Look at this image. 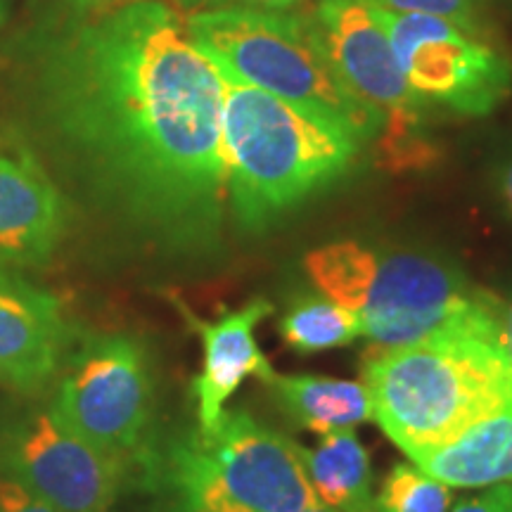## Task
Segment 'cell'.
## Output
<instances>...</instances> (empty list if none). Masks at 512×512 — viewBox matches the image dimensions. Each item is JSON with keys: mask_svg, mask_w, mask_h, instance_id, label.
I'll return each mask as SVG.
<instances>
[{"mask_svg": "<svg viewBox=\"0 0 512 512\" xmlns=\"http://www.w3.org/2000/svg\"><path fill=\"white\" fill-rule=\"evenodd\" d=\"M226 76L159 0L76 19L43 48L38 112L57 152L133 233L209 252L228 207Z\"/></svg>", "mask_w": 512, "mask_h": 512, "instance_id": "6da1fadb", "label": "cell"}, {"mask_svg": "<svg viewBox=\"0 0 512 512\" xmlns=\"http://www.w3.org/2000/svg\"><path fill=\"white\" fill-rule=\"evenodd\" d=\"M373 420L415 460L512 406L498 297H477L430 335L382 349L363 366Z\"/></svg>", "mask_w": 512, "mask_h": 512, "instance_id": "7a4b0ae2", "label": "cell"}, {"mask_svg": "<svg viewBox=\"0 0 512 512\" xmlns=\"http://www.w3.org/2000/svg\"><path fill=\"white\" fill-rule=\"evenodd\" d=\"M361 140L278 95L226 79L223 152L228 207L259 230L328 188L354 166Z\"/></svg>", "mask_w": 512, "mask_h": 512, "instance_id": "3957f363", "label": "cell"}, {"mask_svg": "<svg viewBox=\"0 0 512 512\" xmlns=\"http://www.w3.org/2000/svg\"><path fill=\"white\" fill-rule=\"evenodd\" d=\"M143 479L166 512H304L320 505L302 446L245 411L147 451Z\"/></svg>", "mask_w": 512, "mask_h": 512, "instance_id": "277c9868", "label": "cell"}, {"mask_svg": "<svg viewBox=\"0 0 512 512\" xmlns=\"http://www.w3.org/2000/svg\"><path fill=\"white\" fill-rule=\"evenodd\" d=\"M185 29L228 81L256 86L335 121L361 143L382 133V119L337 79L311 12L221 5L192 12Z\"/></svg>", "mask_w": 512, "mask_h": 512, "instance_id": "5b68a950", "label": "cell"}, {"mask_svg": "<svg viewBox=\"0 0 512 512\" xmlns=\"http://www.w3.org/2000/svg\"><path fill=\"white\" fill-rule=\"evenodd\" d=\"M311 283L361 318L382 349L430 335L477 297L456 268L415 252H380L354 240L330 242L304 259Z\"/></svg>", "mask_w": 512, "mask_h": 512, "instance_id": "8992f818", "label": "cell"}, {"mask_svg": "<svg viewBox=\"0 0 512 512\" xmlns=\"http://www.w3.org/2000/svg\"><path fill=\"white\" fill-rule=\"evenodd\" d=\"M337 79L382 119V150L396 169L432 159L422 138L425 102L413 93L396 60L375 5L368 0H318L311 10Z\"/></svg>", "mask_w": 512, "mask_h": 512, "instance_id": "52a82bcc", "label": "cell"}, {"mask_svg": "<svg viewBox=\"0 0 512 512\" xmlns=\"http://www.w3.org/2000/svg\"><path fill=\"white\" fill-rule=\"evenodd\" d=\"M50 406L100 451L140 463L152 418V375L133 337L102 335L64 358Z\"/></svg>", "mask_w": 512, "mask_h": 512, "instance_id": "ba28073f", "label": "cell"}, {"mask_svg": "<svg viewBox=\"0 0 512 512\" xmlns=\"http://www.w3.org/2000/svg\"><path fill=\"white\" fill-rule=\"evenodd\" d=\"M128 467L88 444L53 406H31L0 420V475L60 512H110Z\"/></svg>", "mask_w": 512, "mask_h": 512, "instance_id": "9c48e42d", "label": "cell"}, {"mask_svg": "<svg viewBox=\"0 0 512 512\" xmlns=\"http://www.w3.org/2000/svg\"><path fill=\"white\" fill-rule=\"evenodd\" d=\"M408 86L425 105L465 117H486L508 98L510 62L489 38L427 15H403L375 5Z\"/></svg>", "mask_w": 512, "mask_h": 512, "instance_id": "30bf717a", "label": "cell"}, {"mask_svg": "<svg viewBox=\"0 0 512 512\" xmlns=\"http://www.w3.org/2000/svg\"><path fill=\"white\" fill-rule=\"evenodd\" d=\"M67 226V200L34 147L0 128V266L48 264Z\"/></svg>", "mask_w": 512, "mask_h": 512, "instance_id": "8fae6325", "label": "cell"}, {"mask_svg": "<svg viewBox=\"0 0 512 512\" xmlns=\"http://www.w3.org/2000/svg\"><path fill=\"white\" fill-rule=\"evenodd\" d=\"M69 325L55 294L0 268V384L34 394L60 373Z\"/></svg>", "mask_w": 512, "mask_h": 512, "instance_id": "7c38bea8", "label": "cell"}, {"mask_svg": "<svg viewBox=\"0 0 512 512\" xmlns=\"http://www.w3.org/2000/svg\"><path fill=\"white\" fill-rule=\"evenodd\" d=\"M188 323L202 337V373L192 382L197 401V420L202 430L214 425L226 411V401L238 392L245 377H259L268 384L275 377L271 361L261 354L254 330L261 320L273 313L266 299H252L238 311L223 313L216 320H202L185 311Z\"/></svg>", "mask_w": 512, "mask_h": 512, "instance_id": "4fadbf2b", "label": "cell"}, {"mask_svg": "<svg viewBox=\"0 0 512 512\" xmlns=\"http://www.w3.org/2000/svg\"><path fill=\"white\" fill-rule=\"evenodd\" d=\"M413 465L456 489L512 484V406L477 422L448 444L415 458Z\"/></svg>", "mask_w": 512, "mask_h": 512, "instance_id": "5bb4252c", "label": "cell"}, {"mask_svg": "<svg viewBox=\"0 0 512 512\" xmlns=\"http://www.w3.org/2000/svg\"><path fill=\"white\" fill-rule=\"evenodd\" d=\"M268 387L287 418L304 430L330 434L373 418V401L363 382L320 375H275Z\"/></svg>", "mask_w": 512, "mask_h": 512, "instance_id": "9a60e30c", "label": "cell"}, {"mask_svg": "<svg viewBox=\"0 0 512 512\" xmlns=\"http://www.w3.org/2000/svg\"><path fill=\"white\" fill-rule=\"evenodd\" d=\"M302 456L320 505L337 512H370L373 470L368 451L354 432L323 434L316 448H302Z\"/></svg>", "mask_w": 512, "mask_h": 512, "instance_id": "2e32d148", "label": "cell"}, {"mask_svg": "<svg viewBox=\"0 0 512 512\" xmlns=\"http://www.w3.org/2000/svg\"><path fill=\"white\" fill-rule=\"evenodd\" d=\"M278 330L287 347L297 354L347 347L363 337L361 318L325 294H304L294 299L280 318Z\"/></svg>", "mask_w": 512, "mask_h": 512, "instance_id": "e0dca14e", "label": "cell"}, {"mask_svg": "<svg viewBox=\"0 0 512 512\" xmlns=\"http://www.w3.org/2000/svg\"><path fill=\"white\" fill-rule=\"evenodd\" d=\"M451 491L418 465H394L384 477L370 512H448Z\"/></svg>", "mask_w": 512, "mask_h": 512, "instance_id": "ac0fdd59", "label": "cell"}, {"mask_svg": "<svg viewBox=\"0 0 512 512\" xmlns=\"http://www.w3.org/2000/svg\"><path fill=\"white\" fill-rule=\"evenodd\" d=\"M377 8L403 15H427L458 24L472 34L484 36L489 0H368Z\"/></svg>", "mask_w": 512, "mask_h": 512, "instance_id": "d6986e66", "label": "cell"}, {"mask_svg": "<svg viewBox=\"0 0 512 512\" xmlns=\"http://www.w3.org/2000/svg\"><path fill=\"white\" fill-rule=\"evenodd\" d=\"M0 512H60L53 505L31 494L27 486L0 475Z\"/></svg>", "mask_w": 512, "mask_h": 512, "instance_id": "ffe728a7", "label": "cell"}, {"mask_svg": "<svg viewBox=\"0 0 512 512\" xmlns=\"http://www.w3.org/2000/svg\"><path fill=\"white\" fill-rule=\"evenodd\" d=\"M451 512H512V484L489 486V491L465 498Z\"/></svg>", "mask_w": 512, "mask_h": 512, "instance_id": "44dd1931", "label": "cell"}, {"mask_svg": "<svg viewBox=\"0 0 512 512\" xmlns=\"http://www.w3.org/2000/svg\"><path fill=\"white\" fill-rule=\"evenodd\" d=\"M183 8L192 12L221 8V5H247V8H268V10H290L292 5L302 3V0H181Z\"/></svg>", "mask_w": 512, "mask_h": 512, "instance_id": "7402d4cb", "label": "cell"}, {"mask_svg": "<svg viewBox=\"0 0 512 512\" xmlns=\"http://www.w3.org/2000/svg\"><path fill=\"white\" fill-rule=\"evenodd\" d=\"M496 192L505 211L512 216V157L498 166L496 171Z\"/></svg>", "mask_w": 512, "mask_h": 512, "instance_id": "603a6c76", "label": "cell"}, {"mask_svg": "<svg viewBox=\"0 0 512 512\" xmlns=\"http://www.w3.org/2000/svg\"><path fill=\"white\" fill-rule=\"evenodd\" d=\"M498 323H501L503 349L505 354H508V361L512 368V299H508V302L498 299Z\"/></svg>", "mask_w": 512, "mask_h": 512, "instance_id": "cb8c5ba5", "label": "cell"}, {"mask_svg": "<svg viewBox=\"0 0 512 512\" xmlns=\"http://www.w3.org/2000/svg\"><path fill=\"white\" fill-rule=\"evenodd\" d=\"M8 15V0H0V22Z\"/></svg>", "mask_w": 512, "mask_h": 512, "instance_id": "d4e9b609", "label": "cell"}, {"mask_svg": "<svg viewBox=\"0 0 512 512\" xmlns=\"http://www.w3.org/2000/svg\"><path fill=\"white\" fill-rule=\"evenodd\" d=\"M304 512H337V510H332V508H325V505H316V508H311V510H304Z\"/></svg>", "mask_w": 512, "mask_h": 512, "instance_id": "484cf974", "label": "cell"}, {"mask_svg": "<svg viewBox=\"0 0 512 512\" xmlns=\"http://www.w3.org/2000/svg\"><path fill=\"white\" fill-rule=\"evenodd\" d=\"M91 3H102V0H91Z\"/></svg>", "mask_w": 512, "mask_h": 512, "instance_id": "4316f807", "label": "cell"}, {"mask_svg": "<svg viewBox=\"0 0 512 512\" xmlns=\"http://www.w3.org/2000/svg\"><path fill=\"white\" fill-rule=\"evenodd\" d=\"M510 3H512V0H510Z\"/></svg>", "mask_w": 512, "mask_h": 512, "instance_id": "83f0119b", "label": "cell"}]
</instances>
